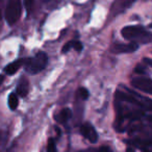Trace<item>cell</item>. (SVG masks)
Masks as SVG:
<instances>
[{"label": "cell", "instance_id": "d6986e66", "mask_svg": "<svg viewBox=\"0 0 152 152\" xmlns=\"http://www.w3.org/2000/svg\"><path fill=\"white\" fill-rule=\"evenodd\" d=\"M3 78H4V77H3L2 75H0V85L3 83Z\"/></svg>", "mask_w": 152, "mask_h": 152}, {"label": "cell", "instance_id": "3957f363", "mask_svg": "<svg viewBox=\"0 0 152 152\" xmlns=\"http://www.w3.org/2000/svg\"><path fill=\"white\" fill-rule=\"evenodd\" d=\"M21 15V1L20 0H9L5 10V19L7 23L13 25L19 20Z\"/></svg>", "mask_w": 152, "mask_h": 152}, {"label": "cell", "instance_id": "52a82bcc", "mask_svg": "<svg viewBox=\"0 0 152 152\" xmlns=\"http://www.w3.org/2000/svg\"><path fill=\"white\" fill-rule=\"evenodd\" d=\"M135 0H117L115 4L113 5V9H112V13L113 14H120L122 13L124 10L128 9L129 7H131L133 2H134Z\"/></svg>", "mask_w": 152, "mask_h": 152}, {"label": "cell", "instance_id": "4fadbf2b", "mask_svg": "<svg viewBox=\"0 0 152 152\" xmlns=\"http://www.w3.org/2000/svg\"><path fill=\"white\" fill-rule=\"evenodd\" d=\"M78 95L80 96L81 99H88L89 98V92H88L87 89H85V88H80V89L78 90Z\"/></svg>", "mask_w": 152, "mask_h": 152}, {"label": "cell", "instance_id": "8fae6325", "mask_svg": "<svg viewBox=\"0 0 152 152\" xmlns=\"http://www.w3.org/2000/svg\"><path fill=\"white\" fill-rule=\"evenodd\" d=\"M7 102H9L10 108H11L12 110H15L16 108L18 107V104H19V98H18V96L16 95L15 93H12L11 95L9 96Z\"/></svg>", "mask_w": 152, "mask_h": 152}, {"label": "cell", "instance_id": "9a60e30c", "mask_svg": "<svg viewBox=\"0 0 152 152\" xmlns=\"http://www.w3.org/2000/svg\"><path fill=\"white\" fill-rule=\"evenodd\" d=\"M73 48L75 49L76 51H81V50H83V44L79 42V41H74Z\"/></svg>", "mask_w": 152, "mask_h": 152}, {"label": "cell", "instance_id": "ba28073f", "mask_svg": "<svg viewBox=\"0 0 152 152\" xmlns=\"http://www.w3.org/2000/svg\"><path fill=\"white\" fill-rule=\"evenodd\" d=\"M25 61H26V59H24V58L16 59L15 61H13L12 64H10V65H7V67H5V69H4L5 73L9 74V75H14V74L17 73L18 70L25 64Z\"/></svg>", "mask_w": 152, "mask_h": 152}, {"label": "cell", "instance_id": "e0dca14e", "mask_svg": "<svg viewBox=\"0 0 152 152\" xmlns=\"http://www.w3.org/2000/svg\"><path fill=\"white\" fill-rule=\"evenodd\" d=\"M99 152H112V150L108 147H101L99 149Z\"/></svg>", "mask_w": 152, "mask_h": 152}, {"label": "cell", "instance_id": "30bf717a", "mask_svg": "<svg viewBox=\"0 0 152 152\" xmlns=\"http://www.w3.org/2000/svg\"><path fill=\"white\" fill-rule=\"evenodd\" d=\"M71 117H72L71 110H69V108H64L58 114V116L56 117V120L58 121L59 123H65V122H67Z\"/></svg>", "mask_w": 152, "mask_h": 152}, {"label": "cell", "instance_id": "ffe728a7", "mask_svg": "<svg viewBox=\"0 0 152 152\" xmlns=\"http://www.w3.org/2000/svg\"><path fill=\"white\" fill-rule=\"evenodd\" d=\"M43 2H46V1H48V0H42Z\"/></svg>", "mask_w": 152, "mask_h": 152}, {"label": "cell", "instance_id": "ac0fdd59", "mask_svg": "<svg viewBox=\"0 0 152 152\" xmlns=\"http://www.w3.org/2000/svg\"><path fill=\"white\" fill-rule=\"evenodd\" d=\"M126 152H135V151H134V149H133V148L129 147V148H127V149H126Z\"/></svg>", "mask_w": 152, "mask_h": 152}, {"label": "cell", "instance_id": "5b68a950", "mask_svg": "<svg viewBox=\"0 0 152 152\" xmlns=\"http://www.w3.org/2000/svg\"><path fill=\"white\" fill-rule=\"evenodd\" d=\"M80 133L86 139L89 140L91 143H96L98 140V134L96 132L95 128L91 124H89V123H85V124L81 125Z\"/></svg>", "mask_w": 152, "mask_h": 152}, {"label": "cell", "instance_id": "277c9868", "mask_svg": "<svg viewBox=\"0 0 152 152\" xmlns=\"http://www.w3.org/2000/svg\"><path fill=\"white\" fill-rule=\"evenodd\" d=\"M132 86L135 89L144 92V93L151 94L152 95V80L149 78H134L131 81Z\"/></svg>", "mask_w": 152, "mask_h": 152}, {"label": "cell", "instance_id": "9c48e42d", "mask_svg": "<svg viewBox=\"0 0 152 152\" xmlns=\"http://www.w3.org/2000/svg\"><path fill=\"white\" fill-rule=\"evenodd\" d=\"M28 90H29V83H28L27 78L21 77L20 80L18 81V85H17L18 95H20L21 97H25L28 94Z\"/></svg>", "mask_w": 152, "mask_h": 152}, {"label": "cell", "instance_id": "8992f818", "mask_svg": "<svg viewBox=\"0 0 152 152\" xmlns=\"http://www.w3.org/2000/svg\"><path fill=\"white\" fill-rule=\"evenodd\" d=\"M139 47L137 43H130V44H116L113 46L112 51L114 53H128L135 51Z\"/></svg>", "mask_w": 152, "mask_h": 152}, {"label": "cell", "instance_id": "44dd1931", "mask_svg": "<svg viewBox=\"0 0 152 152\" xmlns=\"http://www.w3.org/2000/svg\"><path fill=\"white\" fill-rule=\"evenodd\" d=\"M0 19H1V10H0Z\"/></svg>", "mask_w": 152, "mask_h": 152}, {"label": "cell", "instance_id": "6da1fadb", "mask_svg": "<svg viewBox=\"0 0 152 152\" xmlns=\"http://www.w3.org/2000/svg\"><path fill=\"white\" fill-rule=\"evenodd\" d=\"M121 32L123 38L129 41L148 43L152 40V34L146 31L141 26H126L123 28Z\"/></svg>", "mask_w": 152, "mask_h": 152}, {"label": "cell", "instance_id": "5bb4252c", "mask_svg": "<svg viewBox=\"0 0 152 152\" xmlns=\"http://www.w3.org/2000/svg\"><path fill=\"white\" fill-rule=\"evenodd\" d=\"M73 46H74V41H70V42L66 43L65 46H64V47H63V49H61V51H63L64 53L68 52V51H69L70 49L73 48Z\"/></svg>", "mask_w": 152, "mask_h": 152}, {"label": "cell", "instance_id": "7a4b0ae2", "mask_svg": "<svg viewBox=\"0 0 152 152\" xmlns=\"http://www.w3.org/2000/svg\"><path fill=\"white\" fill-rule=\"evenodd\" d=\"M48 57L45 52H39L32 58H28L25 61V69L28 73L37 74L41 72L47 65Z\"/></svg>", "mask_w": 152, "mask_h": 152}, {"label": "cell", "instance_id": "7c38bea8", "mask_svg": "<svg viewBox=\"0 0 152 152\" xmlns=\"http://www.w3.org/2000/svg\"><path fill=\"white\" fill-rule=\"evenodd\" d=\"M47 152H57L56 150V145L53 139H49L48 145H47Z\"/></svg>", "mask_w": 152, "mask_h": 152}, {"label": "cell", "instance_id": "2e32d148", "mask_svg": "<svg viewBox=\"0 0 152 152\" xmlns=\"http://www.w3.org/2000/svg\"><path fill=\"white\" fill-rule=\"evenodd\" d=\"M24 5H25L27 13H29L30 10H31V7H32V0H24Z\"/></svg>", "mask_w": 152, "mask_h": 152}]
</instances>
